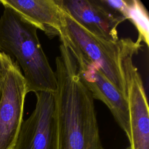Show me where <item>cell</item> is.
Returning <instances> with one entry per match:
<instances>
[{"mask_svg": "<svg viewBox=\"0 0 149 149\" xmlns=\"http://www.w3.org/2000/svg\"><path fill=\"white\" fill-rule=\"evenodd\" d=\"M59 49L55 71V149H104L94 98L79 77L68 48L61 43Z\"/></svg>", "mask_w": 149, "mask_h": 149, "instance_id": "6da1fadb", "label": "cell"}, {"mask_svg": "<svg viewBox=\"0 0 149 149\" xmlns=\"http://www.w3.org/2000/svg\"><path fill=\"white\" fill-rule=\"evenodd\" d=\"M0 18V52L20 68L27 92L55 93L56 79L37 36L38 29L12 8L3 6Z\"/></svg>", "mask_w": 149, "mask_h": 149, "instance_id": "7a4b0ae2", "label": "cell"}, {"mask_svg": "<svg viewBox=\"0 0 149 149\" xmlns=\"http://www.w3.org/2000/svg\"><path fill=\"white\" fill-rule=\"evenodd\" d=\"M119 61L129 115L130 149H149V109L143 83L133 58L143 46L130 38L119 39Z\"/></svg>", "mask_w": 149, "mask_h": 149, "instance_id": "3957f363", "label": "cell"}, {"mask_svg": "<svg viewBox=\"0 0 149 149\" xmlns=\"http://www.w3.org/2000/svg\"><path fill=\"white\" fill-rule=\"evenodd\" d=\"M1 57L3 77L0 100V149H15L23 121L27 88L16 63L3 53L1 52Z\"/></svg>", "mask_w": 149, "mask_h": 149, "instance_id": "277c9868", "label": "cell"}, {"mask_svg": "<svg viewBox=\"0 0 149 149\" xmlns=\"http://www.w3.org/2000/svg\"><path fill=\"white\" fill-rule=\"evenodd\" d=\"M61 41L70 43L95 64L107 78L126 97V87L120 68L119 44L92 34L64 11V26Z\"/></svg>", "mask_w": 149, "mask_h": 149, "instance_id": "5b68a950", "label": "cell"}, {"mask_svg": "<svg viewBox=\"0 0 149 149\" xmlns=\"http://www.w3.org/2000/svg\"><path fill=\"white\" fill-rule=\"evenodd\" d=\"M61 42L68 48L76 62L78 74L93 98L106 105L127 137L129 134V115L126 97L107 78L95 64L77 48L64 41Z\"/></svg>", "mask_w": 149, "mask_h": 149, "instance_id": "8992f818", "label": "cell"}, {"mask_svg": "<svg viewBox=\"0 0 149 149\" xmlns=\"http://www.w3.org/2000/svg\"><path fill=\"white\" fill-rule=\"evenodd\" d=\"M35 95V108L22 123L15 149L55 148L54 93L39 91Z\"/></svg>", "mask_w": 149, "mask_h": 149, "instance_id": "52a82bcc", "label": "cell"}, {"mask_svg": "<svg viewBox=\"0 0 149 149\" xmlns=\"http://www.w3.org/2000/svg\"><path fill=\"white\" fill-rule=\"evenodd\" d=\"M63 10L95 36L111 42L119 40L117 28L125 20L105 6L100 0H58Z\"/></svg>", "mask_w": 149, "mask_h": 149, "instance_id": "ba28073f", "label": "cell"}, {"mask_svg": "<svg viewBox=\"0 0 149 149\" xmlns=\"http://www.w3.org/2000/svg\"><path fill=\"white\" fill-rule=\"evenodd\" d=\"M43 31L49 38L60 36L64 26V10L58 0H0Z\"/></svg>", "mask_w": 149, "mask_h": 149, "instance_id": "9c48e42d", "label": "cell"}, {"mask_svg": "<svg viewBox=\"0 0 149 149\" xmlns=\"http://www.w3.org/2000/svg\"><path fill=\"white\" fill-rule=\"evenodd\" d=\"M127 5L124 17L129 20L137 29L138 38L136 42H144L149 45V19L147 11L139 0H126Z\"/></svg>", "mask_w": 149, "mask_h": 149, "instance_id": "30bf717a", "label": "cell"}, {"mask_svg": "<svg viewBox=\"0 0 149 149\" xmlns=\"http://www.w3.org/2000/svg\"><path fill=\"white\" fill-rule=\"evenodd\" d=\"M2 77H3V65H2V62L1 57V52H0V100L2 95Z\"/></svg>", "mask_w": 149, "mask_h": 149, "instance_id": "8fae6325", "label": "cell"}, {"mask_svg": "<svg viewBox=\"0 0 149 149\" xmlns=\"http://www.w3.org/2000/svg\"><path fill=\"white\" fill-rule=\"evenodd\" d=\"M125 149H130V147H126V148H125Z\"/></svg>", "mask_w": 149, "mask_h": 149, "instance_id": "7c38bea8", "label": "cell"}]
</instances>
